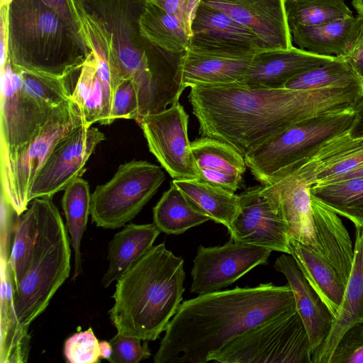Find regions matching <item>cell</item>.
<instances>
[{"instance_id": "6da1fadb", "label": "cell", "mask_w": 363, "mask_h": 363, "mask_svg": "<svg viewBox=\"0 0 363 363\" xmlns=\"http://www.w3.org/2000/svg\"><path fill=\"white\" fill-rule=\"evenodd\" d=\"M189 101L201 136L228 143L243 157L303 121L354 108L363 83L296 90L252 87L240 82L190 87Z\"/></svg>"}, {"instance_id": "7a4b0ae2", "label": "cell", "mask_w": 363, "mask_h": 363, "mask_svg": "<svg viewBox=\"0 0 363 363\" xmlns=\"http://www.w3.org/2000/svg\"><path fill=\"white\" fill-rule=\"evenodd\" d=\"M296 308L290 286L260 284L198 295L182 302L167 325L155 363H206L236 337Z\"/></svg>"}, {"instance_id": "3957f363", "label": "cell", "mask_w": 363, "mask_h": 363, "mask_svg": "<svg viewBox=\"0 0 363 363\" xmlns=\"http://www.w3.org/2000/svg\"><path fill=\"white\" fill-rule=\"evenodd\" d=\"M184 264L162 242L116 281L108 314L118 333L154 341L165 331L182 301Z\"/></svg>"}, {"instance_id": "277c9868", "label": "cell", "mask_w": 363, "mask_h": 363, "mask_svg": "<svg viewBox=\"0 0 363 363\" xmlns=\"http://www.w3.org/2000/svg\"><path fill=\"white\" fill-rule=\"evenodd\" d=\"M90 53L84 40L42 0H13L8 59L18 69L62 78Z\"/></svg>"}, {"instance_id": "5b68a950", "label": "cell", "mask_w": 363, "mask_h": 363, "mask_svg": "<svg viewBox=\"0 0 363 363\" xmlns=\"http://www.w3.org/2000/svg\"><path fill=\"white\" fill-rule=\"evenodd\" d=\"M140 0H79L101 26L112 48L121 78L130 79L138 98V118L167 109L179 98L170 67L155 66L136 42L134 9Z\"/></svg>"}, {"instance_id": "8992f818", "label": "cell", "mask_w": 363, "mask_h": 363, "mask_svg": "<svg viewBox=\"0 0 363 363\" xmlns=\"http://www.w3.org/2000/svg\"><path fill=\"white\" fill-rule=\"evenodd\" d=\"M69 245L61 215L50 198L32 262L13 291L15 319L20 332L26 337L30 324L44 311L69 275Z\"/></svg>"}, {"instance_id": "52a82bcc", "label": "cell", "mask_w": 363, "mask_h": 363, "mask_svg": "<svg viewBox=\"0 0 363 363\" xmlns=\"http://www.w3.org/2000/svg\"><path fill=\"white\" fill-rule=\"evenodd\" d=\"M354 118L352 108L298 123L250 150L246 166L261 184H274L316 147L348 131Z\"/></svg>"}, {"instance_id": "ba28073f", "label": "cell", "mask_w": 363, "mask_h": 363, "mask_svg": "<svg viewBox=\"0 0 363 363\" xmlns=\"http://www.w3.org/2000/svg\"><path fill=\"white\" fill-rule=\"evenodd\" d=\"M313 353L296 308L282 313L236 337L208 362L313 363Z\"/></svg>"}, {"instance_id": "9c48e42d", "label": "cell", "mask_w": 363, "mask_h": 363, "mask_svg": "<svg viewBox=\"0 0 363 363\" xmlns=\"http://www.w3.org/2000/svg\"><path fill=\"white\" fill-rule=\"evenodd\" d=\"M164 179L162 167L147 161L120 165L113 177L91 194L93 223L105 229L123 227L140 212Z\"/></svg>"}, {"instance_id": "30bf717a", "label": "cell", "mask_w": 363, "mask_h": 363, "mask_svg": "<svg viewBox=\"0 0 363 363\" xmlns=\"http://www.w3.org/2000/svg\"><path fill=\"white\" fill-rule=\"evenodd\" d=\"M70 101L56 106L34 96L8 59L1 68L0 163L13 159Z\"/></svg>"}, {"instance_id": "8fae6325", "label": "cell", "mask_w": 363, "mask_h": 363, "mask_svg": "<svg viewBox=\"0 0 363 363\" xmlns=\"http://www.w3.org/2000/svg\"><path fill=\"white\" fill-rule=\"evenodd\" d=\"M83 123L85 121L80 108L70 101L13 159L0 163L1 194L18 216L28 209L31 184L56 143Z\"/></svg>"}, {"instance_id": "7c38bea8", "label": "cell", "mask_w": 363, "mask_h": 363, "mask_svg": "<svg viewBox=\"0 0 363 363\" xmlns=\"http://www.w3.org/2000/svg\"><path fill=\"white\" fill-rule=\"evenodd\" d=\"M189 115L179 101L139 123L150 152L173 179H198L188 138Z\"/></svg>"}, {"instance_id": "4fadbf2b", "label": "cell", "mask_w": 363, "mask_h": 363, "mask_svg": "<svg viewBox=\"0 0 363 363\" xmlns=\"http://www.w3.org/2000/svg\"><path fill=\"white\" fill-rule=\"evenodd\" d=\"M105 140L98 128L81 123L56 143L35 177L28 202L35 198L52 197L86 171L85 164L97 145Z\"/></svg>"}, {"instance_id": "5bb4252c", "label": "cell", "mask_w": 363, "mask_h": 363, "mask_svg": "<svg viewBox=\"0 0 363 363\" xmlns=\"http://www.w3.org/2000/svg\"><path fill=\"white\" fill-rule=\"evenodd\" d=\"M272 250L231 240L221 246L199 245L194 259L190 291L198 295L232 284L253 268L267 264Z\"/></svg>"}, {"instance_id": "9a60e30c", "label": "cell", "mask_w": 363, "mask_h": 363, "mask_svg": "<svg viewBox=\"0 0 363 363\" xmlns=\"http://www.w3.org/2000/svg\"><path fill=\"white\" fill-rule=\"evenodd\" d=\"M239 196V212L228 228L231 240L291 255L287 224L264 186L250 187Z\"/></svg>"}, {"instance_id": "2e32d148", "label": "cell", "mask_w": 363, "mask_h": 363, "mask_svg": "<svg viewBox=\"0 0 363 363\" xmlns=\"http://www.w3.org/2000/svg\"><path fill=\"white\" fill-rule=\"evenodd\" d=\"M190 47L235 55L264 50L257 35L227 13L200 1L191 25Z\"/></svg>"}, {"instance_id": "e0dca14e", "label": "cell", "mask_w": 363, "mask_h": 363, "mask_svg": "<svg viewBox=\"0 0 363 363\" xmlns=\"http://www.w3.org/2000/svg\"><path fill=\"white\" fill-rule=\"evenodd\" d=\"M249 28L264 50L293 47L284 0H201Z\"/></svg>"}, {"instance_id": "ac0fdd59", "label": "cell", "mask_w": 363, "mask_h": 363, "mask_svg": "<svg viewBox=\"0 0 363 363\" xmlns=\"http://www.w3.org/2000/svg\"><path fill=\"white\" fill-rule=\"evenodd\" d=\"M336 57L315 55L294 46L286 50H261L255 55L238 82L252 87L284 88L286 83L295 76Z\"/></svg>"}, {"instance_id": "d6986e66", "label": "cell", "mask_w": 363, "mask_h": 363, "mask_svg": "<svg viewBox=\"0 0 363 363\" xmlns=\"http://www.w3.org/2000/svg\"><path fill=\"white\" fill-rule=\"evenodd\" d=\"M274 267L284 274L293 291L296 308L307 332L313 354L330 333L335 317L306 281L291 255L284 253L277 257Z\"/></svg>"}, {"instance_id": "ffe728a7", "label": "cell", "mask_w": 363, "mask_h": 363, "mask_svg": "<svg viewBox=\"0 0 363 363\" xmlns=\"http://www.w3.org/2000/svg\"><path fill=\"white\" fill-rule=\"evenodd\" d=\"M255 55H235L189 47L179 55L178 69L182 88L202 84L238 82Z\"/></svg>"}, {"instance_id": "44dd1931", "label": "cell", "mask_w": 363, "mask_h": 363, "mask_svg": "<svg viewBox=\"0 0 363 363\" xmlns=\"http://www.w3.org/2000/svg\"><path fill=\"white\" fill-rule=\"evenodd\" d=\"M200 181L235 192L246 169L245 157L221 140L201 136L191 142Z\"/></svg>"}, {"instance_id": "7402d4cb", "label": "cell", "mask_w": 363, "mask_h": 363, "mask_svg": "<svg viewBox=\"0 0 363 363\" xmlns=\"http://www.w3.org/2000/svg\"><path fill=\"white\" fill-rule=\"evenodd\" d=\"M318 254L328 262L346 286L353 264L354 247L339 215L311 194Z\"/></svg>"}, {"instance_id": "603a6c76", "label": "cell", "mask_w": 363, "mask_h": 363, "mask_svg": "<svg viewBox=\"0 0 363 363\" xmlns=\"http://www.w3.org/2000/svg\"><path fill=\"white\" fill-rule=\"evenodd\" d=\"M264 186L277 201L287 224L290 237L318 252L311 186L291 177Z\"/></svg>"}, {"instance_id": "cb8c5ba5", "label": "cell", "mask_w": 363, "mask_h": 363, "mask_svg": "<svg viewBox=\"0 0 363 363\" xmlns=\"http://www.w3.org/2000/svg\"><path fill=\"white\" fill-rule=\"evenodd\" d=\"M355 228L354 260L344 298L330 333L313 354V363H328L337 342L345 330L354 324L363 323V226Z\"/></svg>"}, {"instance_id": "d4e9b609", "label": "cell", "mask_w": 363, "mask_h": 363, "mask_svg": "<svg viewBox=\"0 0 363 363\" xmlns=\"http://www.w3.org/2000/svg\"><path fill=\"white\" fill-rule=\"evenodd\" d=\"M66 93L80 108L86 125H108L111 100L99 77L96 60L90 51L84 62L62 77Z\"/></svg>"}, {"instance_id": "484cf974", "label": "cell", "mask_w": 363, "mask_h": 363, "mask_svg": "<svg viewBox=\"0 0 363 363\" xmlns=\"http://www.w3.org/2000/svg\"><path fill=\"white\" fill-rule=\"evenodd\" d=\"M363 17L349 16L316 26L290 28L292 42L299 48L322 56L343 57L352 48Z\"/></svg>"}, {"instance_id": "4316f807", "label": "cell", "mask_w": 363, "mask_h": 363, "mask_svg": "<svg viewBox=\"0 0 363 363\" xmlns=\"http://www.w3.org/2000/svg\"><path fill=\"white\" fill-rule=\"evenodd\" d=\"M161 233L154 223H129L116 233L108 245V267L101 279L104 288L117 281L152 247Z\"/></svg>"}, {"instance_id": "83f0119b", "label": "cell", "mask_w": 363, "mask_h": 363, "mask_svg": "<svg viewBox=\"0 0 363 363\" xmlns=\"http://www.w3.org/2000/svg\"><path fill=\"white\" fill-rule=\"evenodd\" d=\"M291 255L310 286L334 317L342 303L346 286L323 257L290 237Z\"/></svg>"}, {"instance_id": "f1b7e54d", "label": "cell", "mask_w": 363, "mask_h": 363, "mask_svg": "<svg viewBox=\"0 0 363 363\" xmlns=\"http://www.w3.org/2000/svg\"><path fill=\"white\" fill-rule=\"evenodd\" d=\"M138 28L143 38L172 55L183 53L191 45V28L149 2H143Z\"/></svg>"}, {"instance_id": "f546056e", "label": "cell", "mask_w": 363, "mask_h": 363, "mask_svg": "<svg viewBox=\"0 0 363 363\" xmlns=\"http://www.w3.org/2000/svg\"><path fill=\"white\" fill-rule=\"evenodd\" d=\"M50 198L34 199L29 208L17 216L9 259L14 289L19 284L32 262Z\"/></svg>"}, {"instance_id": "4dcf8cb0", "label": "cell", "mask_w": 363, "mask_h": 363, "mask_svg": "<svg viewBox=\"0 0 363 363\" xmlns=\"http://www.w3.org/2000/svg\"><path fill=\"white\" fill-rule=\"evenodd\" d=\"M362 150L363 138H352L346 131L311 150L291 166L281 179L291 177L311 186L320 172Z\"/></svg>"}, {"instance_id": "1f68e13d", "label": "cell", "mask_w": 363, "mask_h": 363, "mask_svg": "<svg viewBox=\"0 0 363 363\" xmlns=\"http://www.w3.org/2000/svg\"><path fill=\"white\" fill-rule=\"evenodd\" d=\"M200 211L228 228L240 210V196L220 186L199 179L172 182Z\"/></svg>"}, {"instance_id": "d6a6232c", "label": "cell", "mask_w": 363, "mask_h": 363, "mask_svg": "<svg viewBox=\"0 0 363 363\" xmlns=\"http://www.w3.org/2000/svg\"><path fill=\"white\" fill-rule=\"evenodd\" d=\"M152 212L153 223L161 232L169 235L182 234L211 220L198 210L172 182Z\"/></svg>"}, {"instance_id": "836d02e7", "label": "cell", "mask_w": 363, "mask_h": 363, "mask_svg": "<svg viewBox=\"0 0 363 363\" xmlns=\"http://www.w3.org/2000/svg\"><path fill=\"white\" fill-rule=\"evenodd\" d=\"M62 206L74 250V269L72 279L82 272L81 241L91 213V194L88 182L78 177L65 189Z\"/></svg>"}, {"instance_id": "e575fe53", "label": "cell", "mask_w": 363, "mask_h": 363, "mask_svg": "<svg viewBox=\"0 0 363 363\" xmlns=\"http://www.w3.org/2000/svg\"><path fill=\"white\" fill-rule=\"evenodd\" d=\"M310 191L337 214L352 222L355 228L363 226V177L315 184Z\"/></svg>"}, {"instance_id": "d590c367", "label": "cell", "mask_w": 363, "mask_h": 363, "mask_svg": "<svg viewBox=\"0 0 363 363\" xmlns=\"http://www.w3.org/2000/svg\"><path fill=\"white\" fill-rule=\"evenodd\" d=\"M363 83L352 67L342 58L302 72L289 80L284 88L310 90L332 87H345Z\"/></svg>"}, {"instance_id": "8d00e7d4", "label": "cell", "mask_w": 363, "mask_h": 363, "mask_svg": "<svg viewBox=\"0 0 363 363\" xmlns=\"http://www.w3.org/2000/svg\"><path fill=\"white\" fill-rule=\"evenodd\" d=\"M290 28L316 26L353 16L344 0H284Z\"/></svg>"}, {"instance_id": "74e56055", "label": "cell", "mask_w": 363, "mask_h": 363, "mask_svg": "<svg viewBox=\"0 0 363 363\" xmlns=\"http://www.w3.org/2000/svg\"><path fill=\"white\" fill-rule=\"evenodd\" d=\"M64 355L70 363H96L100 361L99 342L91 328L77 332L68 337L64 345Z\"/></svg>"}, {"instance_id": "f35d334b", "label": "cell", "mask_w": 363, "mask_h": 363, "mask_svg": "<svg viewBox=\"0 0 363 363\" xmlns=\"http://www.w3.org/2000/svg\"><path fill=\"white\" fill-rule=\"evenodd\" d=\"M328 363H363V323L354 324L345 330Z\"/></svg>"}, {"instance_id": "ab89813d", "label": "cell", "mask_w": 363, "mask_h": 363, "mask_svg": "<svg viewBox=\"0 0 363 363\" xmlns=\"http://www.w3.org/2000/svg\"><path fill=\"white\" fill-rule=\"evenodd\" d=\"M109 342L112 347L111 363H138L151 355L147 340L117 333Z\"/></svg>"}, {"instance_id": "60d3db41", "label": "cell", "mask_w": 363, "mask_h": 363, "mask_svg": "<svg viewBox=\"0 0 363 363\" xmlns=\"http://www.w3.org/2000/svg\"><path fill=\"white\" fill-rule=\"evenodd\" d=\"M138 98L134 83L123 79L115 89L111 101L108 125L118 118L137 120Z\"/></svg>"}, {"instance_id": "b9f144b4", "label": "cell", "mask_w": 363, "mask_h": 363, "mask_svg": "<svg viewBox=\"0 0 363 363\" xmlns=\"http://www.w3.org/2000/svg\"><path fill=\"white\" fill-rule=\"evenodd\" d=\"M151 3L173 15L191 28L195 11L201 0H143Z\"/></svg>"}, {"instance_id": "7bdbcfd3", "label": "cell", "mask_w": 363, "mask_h": 363, "mask_svg": "<svg viewBox=\"0 0 363 363\" xmlns=\"http://www.w3.org/2000/svg\"><path fill=\"white\" fill-rule=\"evenodd\" d=\"M361 167H363V150L320 172L317 176L313 184L324 183L330 179L345 174Z\"/></svg>"}, {"instance_id": "ee69618b", "label": "cell", "mask_w": 363, "mask_h": 363, "mask_svg": "<svg viewBox=\"0 0 363 363\" xmlns=\"http://www.w3.org/2000/svg\"><path fill=\"white\" fill-rule=\"evenodd\" d=\"M42 1L55 11L73 30V32L83 39L80 34L79 21L75 13L73 0Z\"/></svg>"}, {"instance_id": "f6af8a7d", "label": "cell", "mask_w": 363, "mask_h": 363, "mask_svg": "<svg viewBox=\"0 0 363 363\" xmlns=\"http://www.w3.org/2000/svg\"><path fill=\"white\" fill-rule=\"evenodd\" d=\"M341 58L344 59L363 79V25L352 48Z\"/></svg>"}, {"instance_id": "bcb514c9", "label": "cell", "mask_w": 363, "mask_h": 363, "mask_svg": "<svg viewBox=\"0 0 363 363\" xmlns=\"http://www.w3.org/2000/svg\"><path fill=\"white\" fill-rule=\"evenodd\" d=\"M10 6V5H9ZM9 6L0 7V66L8 60L9 10Z\"/></svg>"}, {"instance_id": "7dc6e473", "label": "cell", "mask_w": 363, "mask_h": 363, "mask_svg": "<svg viewBox=\"0 0 363 363\" xmlns=\"http://www.w3.org/2000/svg\"><path fill=\"white\" fill-rule=\"evenodd\" d=\"M355 118L349 130L352 138H363V97L354 107Z\"/></svg>"}, {"instance_id": "c3c4849f", "label": "cell", "mask_w": 363, "mask_h": 363, "mask_svg": "<svg viewBox=\"0 0 363 363\" xmlns=\"http://www.w3.org/2000/svg\"><path fill=\"white\" fill-rule=\"evenodd\" d=\"M363 177V167H361L355 170H353V171L346 173L345 174H342V175L337 176L336 177H334L333 179H330L322 184L330 183V182H333L342 180V179H345L352 178V177Z\"/></svg>"}, {"instance_id": "681fc988", "label": "cell", "mask_w": 363, "mask_h": 363, "mask_svg": "<svg viewBox=\"0 0 363 363\" xmlns=\"http://www.w3.org/2000/svg\"><path fill=\"white\" fill-rule=\"evenodd\" d=\"M99 354L101 359L108 361L112 354V347L110 342L106 340L99 342Z\"/></svg>"}, {"instance_id": "f907efd6", "label": "cell", "mask_w": 363, "mask_h": 363, "mask_svg": "<svg viewBox=\"0 0 363 363\" xmlns=\"http://www.w3.org/2000/svg\"><path fill=\"white\" fill-rule=\"evenodd\" d=\"M352 4L357 11L358 15L363 17V0H352Z\"/></svg>"}, {"instance_id": "816d5d0a", "label": "cell", "mask_w": 363, "mask_h": 363, "mask_svg": "<svg viewBox=\"0 0 363 363\" xmlns=\"http://www.w3.org/2000/svg\"><path fill=\"white\" fill-rule=\"evenodd\" d=\"M13 0H1L0 7L9 6Z\"/></svg>"}]
</instances>
